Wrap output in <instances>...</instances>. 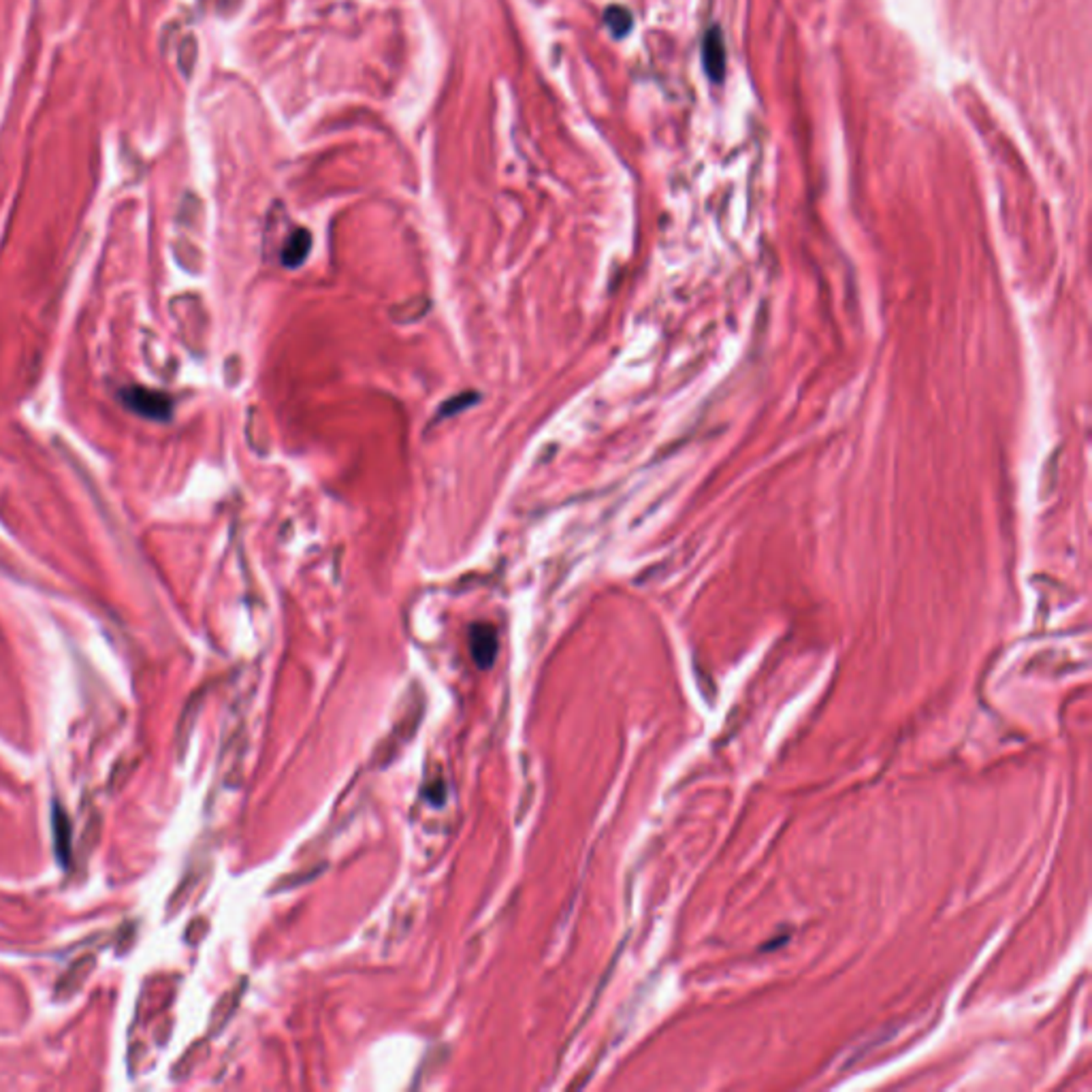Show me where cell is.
Here are the masks:
<instances>
[{
  "mask_svg": "<svg viewBox=\"0 0 1092 1092\" xmlns=\"http://www.w3.org/2000/svg\"><path fill=\"white\" fill-rule=\"evenodd\" d=\"M95 964L96 960L92 953L81 956L79 960L73 962L71 967H68V971L64 973V975L58 980V984H56V998H58V1001H67V998L75 997V994L81 990V986L86 984L90 973L95 971Z\"/></svg>",
  "mask_w": 1092,
  "mask_h": 1092,
  "instance_id": "4",
  "label": "cell"
},
{
  "mask_svg": "<svg viewBox=\"0 0 1092 1092\" xmlns=\"http://www.w3.org/2000/svg\"><path fill=\"white\" fill-rule=\"evenodd\" d=\"M604 22H606L608 30H611L617 39H621V36H625L629 30H632L634 19H632V14H629L625 7L612 5L608 7L606 14H604Z\"/></svg>",
  "mask_w": 1092,
  "mask_h": 1092,
  "instance_id": "7",
  "label": "cell"
},
{
  "mask_svg": "<svg viewBox=\"0 0 1092 1092\" xmlns=\"http://www.w3.org/2000/svg\"><path fill=\"white\" fill-rule=\"evenodd\" d=\"M52 832H54V854L60 867L68 868L71 864V819L64 813L62 807L56 802L52 813Z\"/></svg>",
  "mask_w": 1092,
  "mask_h": 1092,
  "instance_id": "5",
  "label": "cell"
},
{
  "mask_svg": "<svg viewBox=\"0 0 1092 1092\" xmlns=\"http://www.w3.org/2000/svg\"><path fill=\"white\" fill-rule=\"evenodd\" d=\"M702 62L710 81H724L725 75V43L720 28H710L702 41Z\"/></svg>",
  "mask_w": 1092,
  "mask_h": 1092,
  "instance_id": "3",
  "label": "cell"
},
{
  "mask_svg": "<svg viewBox=\"0 0 1092 1092\" xmlns=\"http://www.w3.org/2000/svg\"><path fill=\"white\" fill-rule=\"evenodd\" d=\"M310 250H312V235L307 233L306 229H297L291 237H288L286 246H284L282 250L284 267L295 269V267L303 265V261L307 258Z\"/></svg>",
  "mask_w": 1092,
  "mask_h": 1092,
  "instance_id": "6",
  "label": "cell"
},
{
  "mask_svg": "<svg viewBox=\"0 0 1092 1092\" xmlns=\"http://www.w3.org/2000/svg\"><path fill=\"white\" fill-rule=\"evenodd\" d=\"M120 399L131 412L149 421H169L173 414V399L160 391L144 387H126L120 391Z\"/></svg>",
  "mask_w": 1092,
  "mask_h": 1092,
  "instance_id": "1",
  "label": "cell"
},
{
  "mask_svg": "<svg viewBox=\"0 0 1092 1092\" xmlns=\"http://www.w3.org/2000/svg\"><path fill=\"white\" fill-rule=\"evenodd\" d=\"M476 399H478V397L474 395V393H464V395L453 397V399L446 401L444 408L440 410V416H450V414L461 412V410H465V408H470L472 404H476Z\"/></svg>",
  "mask_w": 1092,
  "mask_h": 1092,
  "instance_id": "8",
  "label": "cell"
},
{
  "mask_svg": "<svg viewBox=\"0 0 1092 1092\" xmlns=\"http://www.w3.org/2000/svg\"><path fill=\"white\" fill-rule=\"evenodd\" d=\"M497 634L489 623H474L470 627V653L478 668H491L497 657Z\"/></svg>",
  "mask_w": 1092,
  "mask_h": 1092,
  "instance_id": "2",
  "label": "cell"
}]
</instances>
